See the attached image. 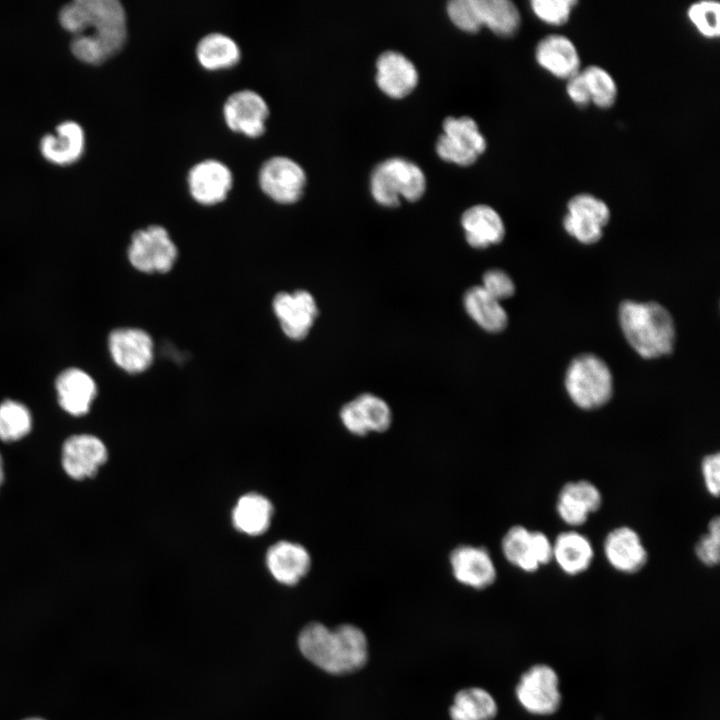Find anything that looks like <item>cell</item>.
Here are the masks:
<instances>
[{"mask_svg":"<svg viewBox=\"0 0 720 720\" xmlns=\"http://www.w3.org/2000/svg\"><path fill=\"white\" fill-rule=\"evenodd\" d=\"M272 306L282 331L293 340L307 336L318 312L314 297L305 290L280 292Z\"/></svg>","mask_w":720,"mask_h":720,"instance_id":"17","label":"cell"},{"mask_svg":"<svg viewBox=\"0 0 720 720\" xmlns=\"http://www.w3.org/2000/svg\"><path fill=\"white\" fill-rule=\"evenodd\" d=\"M464 307L468 315L488 332H500L507 325V313L500 301L486 293L481 286L472 287L465 293Z\"/></svg>","mask_w":720,"mask_h":720,"instance_id":"30","label":"cell"},{"mask_svg":"<svg viewBox=\"0 0 720 720\" xmlns=\"http://www.w3.org/2000/svg\"><path fill=\"white\" fill-rule=\"evenodd\" d=\"M501 550L512 566L534 573L552 561L553 545L545 533L514 525L503 535Z\"/></svg>","mask_w":720,"mask_h":720,"instance_id":"7","label":"cell"},{"mask_svg":"<svg viewBox=\"0 0 720 720\" xmlns=\"http://www.w3.org/2000/svg\"><path fill=\"white\" fill-rule=\"evenodd\" d=\"M264 562L273 579L286 586L298 584L312 567V557L307 548L290 540L271 544L266 550Z\"/></svg>","mask_w":720,"mask_h":720,"instance_id":"16","label":"cell"},{"mask_svg":"<svg viewBox=\"0 0 720 720\" xmlns=\"http://www.w3.org/2000/svg\"><path fill=\"white\" fill-rule=\"evenodd\" d=\"M224 120L234 132L256 138L266 129L269 108L257 92L244 89L231 94L223 106Z\"/></svg>","mask_w":720,"mask_h":720,"instance_id":"13","label":"cell"},{"mask_svg":"<svg viewBox=\"0 0 720 720\" xmlns=\"http://www.w3.org/2000/svg\"><path fill=\"white\" fill-rule=\"evenodd\" d=\"M58 19L71 35L72 54L85 64L106 62L127 40L126 12L118 0H74L60 9Z\"/></svg>","mask_w":720,"mask_h":720,"instance_id":"1","label":"cell"},{"mask_svg":"<svg viewBox=\"0 0 720 720\" xmlns=\"http://www.w3.org/2000/svg\"><path fill=\"white\" fill-rule=\"evenodd\" d=\"M340 420L352 435L363 437L368 434L355 400L347 402L340 410Z\"/></svg>","mask_w":720,"mask_h":720,"instance_id":"41","label":"cell"},{"mask_svg":"<svg viewBox=\"0 0 720 720\" xmlns=\"http://www.w3.org/2000/svg\"><path fill=\"white\" fill-rule=\"evenodd\" d=\"M41 155L50 163L69 166L78 161L85 148V133L81 125L68 120L58 124L53 133L40 140Z\"/></svg>","mask_w":720,"mask_h":720,"instance_id":"23","label":"cell"},{"mask_svg":"<svg viewBox=\"0 0 720 720\" xmlns=\"http://www.w3.org/2000/svg\"><path fill=\"white\" fill-rule=\"evenodd\" d=\"M258 181L260 188L269 198L280 204H292L303 195L306 175L294 160L274 156L261 166Z\"/></svg>","mask_w":720,"mask_h":720,"instance_id":"10","label":"cell"},{"mask_svg":"<svg viewBox=\"0 0 720 720\" xmlns=\"http://www.w3.org/2000/svg\"><path fill=\"white\" fill-rule=\"evenodd\" d=\"M472 5L480 28L486 26L501 37H511L518 32L521 14L512 1L472 0Z\"/></svg>","mask_w":720,"mask_h":720,"instance_id":"28","label":"cell"},{"mask_svg":"<svg viewBox=\"0 0 720 720\" xmlns=\"http://www.w3.org/2000/svg\"><path fill=\"white\" fill-rule=\"evenodd\" d=\"M274 506L269 498L258 492L241 495L231 510V522L239 533L257 537L271 526Z\"/></svg>","mask_w":720,"mask_h":720,"instance_id":"24","label":"cell"},{"mask_svg":"<svg viewBox=\"0 0 720 720\" xmlns=\"http://www.w3.org/2000/svg\"><path fill=\"white\" fill-rule=\"evenodd\" d=\"M176 258L177 247L162 226L150 225L133 233L128 259L137 270L145 273L168 272Z\"/></svg>","mask_w":720,"mask_h":720,"instance_id":"6","label":"cell"},{"mask_svg":"<svg viewBox=\"0 0 720 720\" xmlns=\"http://www.w3.org/2000/svg\"><path fill=\"white\" fill-rule=\"evenodd\" d=\"M618 319L627 342L643 358H659L673 351L674 320L661 304L623 301L618 309Z\"/></svg>","mask_w":720,"mask_h":720,"instance_id":"3","label":"cell"},{"mask_svg":"<svg viewBox=\"0 0 720 720\" xmlns=\"http://www.w3.org/2000/svg\"><path fill=\"white\" fill-rule=\"evenodd\" d=\"M447 12L451 21L461 30L474 33L480 29L471 0L449 2Z\"/></svg>","mask_w":720,"mask_h":720,"instance_id":"39","label":"cell"},{"mask_svg":"<svg viewBox=\"0 0 720 720\" xmlns=\"http://www.w3.org/2000/svg\"><path fill=\"white\" fill-rule=\"evenodd\" d=\"M187 183L195 201L202 205H215L226 199L233 185V175L224 163L206 159L189 170Z\"/></svg>","mask_w":720,"mask_h":720,"instance_id":"19","label":"cell"},{"mask_svg":"<svg viewBox=\"0 0 720 720\" xmlns=\"http://www.w3.org/2000/svg\"><path fill=\"white\" fill-rule=\"evenodd\" d=\"M436 151L445 161L461 166L473 164L486 149V140L469 117H448L443 123Z\"/></svg>","mask_w":720,"mask_h":720,"instance_id":"9","label":"cell"},{"mask_svg":"<svg viewBox=\"0 0 720 720\" xmlns=\"http://www.w3.org/2000/svg\"><path fill=\"white\" fill-rule=\"evenodd\" d=\"M697 559L707 567H714L720 559V519L713 517L707 526V532L695 545Z\"/></svg>","mask_w":720,"mask_h":720,"instance_id":"37","label":"cell"},{"mask_svg":"<svg viewBox=\"0 0 720 720\" xmlns=\"http://www.w3.org/2000/svg\"><path fill=\"white\" fill-rule=\"evenodd\" d=\"M3 480H4L3 461H2L1 454H0V486L3 482Z\"/></svg>","mask_w":720,"mask_h":720,"instance_id":"43","label":"cell"},{"mask_svg":"<svg viewBox=\"0 0 720 720\" xmlns=\"http://www.w3.org/2000/svg\"><path fill=\"white\" fill-rule=\"evenodd\" d=\"M577 4V0H532L530 8L541 22L558 27L570 20Z\"/></svg>","mask_w":720,"mask_h":720,"instance_id":"36","label":"cell"},{"mask_svg":"<svg viewBox=\"0 0 720 720\" xmlns=\"http://www.w3.org/2000/svg\"><path fill=\"white\" fill-rule=\"evenodd\" d=\"M565 90L570 101L577 107L585 108L592 104L589 89L581 72L566 81Z\"/></svg>","mask_w":720,"mask_h":720,"instance_id":"42","label":"cell"},{"mask_svg":"<svg viewBox=\"0 0 720 720\" xmlns=\"http://www.w3.org/2000/svg\"><path fill=\"white\" fill-rule=\"evenodd\" d=\"M516 696L529 712L538 715L554 713L560 704L558 677L547 665H535L526 671L517 687Z\"/></svg>","mask_w":720,"mask_h":720,"instance_id":"11","label":"cell"},{"mask_svg":"<svg viewBox=\"0 0 720 720\" xmlns=\"http://www.w3.org/2000/svg\"><path fill=\"white\" fill-rule=\"evenodd\" d=\"M32 428V415L21 402L6 399L0 403V439L4 442L17 441L26 436Z\"/></svg>","mask_w":720,"mask_h":720,"instance_id":"33","label":"cell"},{"mask_svg":"<svg viewBox=\"0 0 720 720\" xmlns=\"http://www.w3.org/2000/svg\"><path fill=\"white\" fill-rule=\"evenodd\" d=\"M603 553L608 564L624 574L637 573L648 562V551L641 536L626 525L608 532L603 542Z\"/></svg>","mask_w":720,"mask_h":720,"instance_id":"15","label":"cell"},{"mask_svg":"<svg viewBox=\"0 0 720 720\" xmlns=\"http://www.w3.org/2000/svg\"><path fill=\"white\" fill-rule=\"evenodd\" d=\"M602 502L601 491L592 482L570 481L558 493L556 513L567 526L576 528L584 525L589 516L600 509Z\"/></svg>","mask_w":720,"mask_h":720,"instance_id":"18","label":"cell"},{"mask_svg":"<svg viewBox=\"0 0 720 720\" xmlns=\"http://www.w3.org/2000/svg\"><path fill=\"white\" fill-rule=\"evenodd\" d=\"M298 647L308 661L335 675L355 672L368 659L367 638L352 624L330 629L319 622L309 623L299 633Z\"/></svg>","mask_w":720,"mask_h":720,"instance_id":"2","label":"cell"},{"mask_svg":"<svg viewBox=\"0 0 720 720\" xmlns=\"http://www.w3.org/2000/svg\"><path fill=\"white\" fill-rule=\"evenodd\" d=\"M354 400L368 434L383 433L390 428L392 411L385 400L371 393H363Z\"/></svg>","mask_w":720,"mask_h":720,"instance_id":"34","label":"cell"},{"mask_svg":"<svg viewBox=\"0 0 720 720\" xmlns=\"http://www.w3.org/2000/svg\"><path fill=\"white\" fill-rule=\"evenodd\" d=\"M687 17L697 32L704 38L717 39L720 35V4L703 0L687 8Z\"/></svg>","mask_w":720,"mask_h":720,"instance_id":"35","label":"cell"},{"mask_svg":"<svg viewBox=\"0 0 720 720\" xmlns=\"http://www.w3.org/2000/svg\"><path fill=\"white\" fill-rule=\"evenodd\" d=\"M453 577L462 585L482 590L492 585L497 569L489 551L482 546L462 544L449 554Z\"/></svg>","mask_w":720,"mask_h":720,"instance_id":"14","label":"cell"},{"mask_svg":"<svg viewBox=\"0 0 720 720\" xmlns=\"http://www.w3.org/2000/svg\"><path fill=\"white\" fill-rule=\"evenodd\" d=\"M371 193L382 206L395 207L400 197L416 201L423 195L426 180L422 170L414 163L392 158L380 163L370 180Z\"/></svg>","mask_w":720,"mask_h":720,"instance_id":"5","label":"cell"},{"mask_svg":"<svg viewBox=\"0 0 720 720\" xmlns=\"http://www.w3.org/2000/svg\"><path fill=\"white\" fill-rule=\"evenodd\" d=\"M108 350L113 362L130 374L141 373L153 361V341L139 328H117L108 336Z\"/></svg>","mask_w":720,"mask_h":720,"instance_id":"12","label":"cell"},{"mask_svg":"<svg viewBox=\"0 0 720 720\" xmlns=\"http://www.w3.org/2000/svg\"><path fill=\"white\" fill-rule=\"evenodd\" d=\"M25 720H43V719H40V718H28V719H25Z\"/></svg>","mask_w":720,"mask_h":720,"instance_id":"44","label":"cell"},{"mask_svg":"<svg viewBox=\"0 0 720 720\" xmlns=\"http://www.w3.org/2000/svg\"><path fill=\"white\" fill-rule=\"evenodd\" d=\"M700 467L706 491L717 498L720 492V454L713 452L705 455Z\"/></svg>","mask_w":720,"mask_h":720,"instance_id":"40","label":"cell"},{"mask_svg":"<svg viewBox=\"0 0 720 720\" xmlns=\"http://www.w3.org/2000/svg\"><path fill=\"white\" fill-rule=\"evenodd\" d=\"M589 93L591 103L599 109H610L618 98V86L613 76L599 65H589L581 69Z\"/></svg>","mask_w":720,"mask_h":720,"instance_id":"32","label":"cell"},{"mask_svg":"<svg viewBox=\"0 0 720 720\" xmlns=\"http://www.w3.org/2000/svg\"><path fill=\"white\" fill-rule=\"evenodd\" d=\"M481 287L498 301L511 297L515 292L513 280L499 269L488 270L483 276Z\"/></svg>","mask_w":720,"mask_h":720,"instance_id":"38","label":"cell"},{"mask_svg":"<svg viewBox=\"0 0 720 720\" xmlns=\"http://www.w3.org/2000/svg\"><path fill=\"white\" fill-rule=\"evenodd\" d=\"M538 66L557 79L567 81L581 71V58L575 43L567 36L550 34L535 47Z\"/></svg>","mask_w":720,"mask_h":720,"instance_id":"21","label":"cell"},{"mask_svg":"<svg viewBox=\"0 0 720 720\" xmlns=\"http://www.w3.org/2000/svg\"><path fill=\"white\" fill-rule=\"evenodd\" d=\"M449 714L452 720H492L497 714V704L483 688H464L454 696Z\"/></svg>","mask_w":720,"mask_h":720,"instance_id":"31","label":"cell"},{"mask_svg":"<svg viewBox=\"0 0 720 720\" xmlns=\"http://www.w3.org/2000/svg\"><path fill=\"white\" fill-rule=\"evenodd\" d=\"M376 67L379 88L392 98L407 96L417 85L418 73L415 66L398 52L387 51L381 54Z\"/></svg>","mask_w":720,"mask_h":720,"instance_id":"25","label":"cell"},{"mask_svg":"<svg viewBox=\"0 0 720 720\" xmlns=\"http://www.w3.org/2000/svg\"><path fill=\"white\" fill-rule=\"evenodd\" d=\"M554 561L560 570L569 576L584 573L594 560V548L584 534L568 530L559 533L552 541Z\"/></svg>","mask_w":720,"mask_h":720,"instance_id":"26","label":"cell"},{"mask_svg":"<svg viewBox=\"0 0 720 720\" xmlns=\"http://www.w3.org/2000/svg\"><path fill=\"white\" fill-rule=\"evenodd\" d=\"M461 224L467 242L474 248L498 244L505 235L502 218L488 205H476L467 209L462 215Z\"/></svg>","mask_w":720,"mask_h":720,"instance_id":"27","label":"cell"},{"mask_svg":"<svg viewBox=\"0 0 720 720\" xmlns=\"http://www.w3.org/2000/svg\"><path fill=\"white\" fill-rule=\"evenodd\" d=\"M55 389L60 407L73 416L87 414L97 395L95 380L78 367L61 371L55 380Z\"/></svg>","mask_w":720,"mask_h":720,"instance_id":"22","label":"cell"},{"mask_svg":"<svg viewBox=\"0 0 720 720\" xmlns=\"http://www.w3.org/2000/svg\"><path fill=\"white\" fill-rule=\"evenodd\" d=\"M196 57L203 68L215 71L235 66L241 58V52L231 37L214 32L199 40Z\"/></svg>","mask_w":720,"mask_h":720,"instance_id":"29","label":"cell"},{"mask_svg":"<svg viewBox=\"0 0 720 720\" xmlns=\"http://www.w3.org/2000/svg\"><path fill=\"white\" fill-rule=\"evenodd\" d=\"M564 385L571 401L583 410L604 406L613 394V378L608 365L591 353L580 354L570 362Z\"/></svg>","mask_w":720,"mask_h":720,"instance_id":"4","label":"cell"},{"mask_svg":"<svg viewBox=\"0 0 720 720\" xmlns=\"http://www.w3.org/2000/svg\"><path fill=\"white\" fill-rule=\"evenodd\" d=\"M610 217V208L602 199L589 193H579L568 200L562 223L567 234L582 244L590 245L602 238Z\"/></svg>","mask_w":720,"mask_h":720,"instance_id":"8","label":"cell"},{"mask_svg":"<svg viewBox=\"0 0 720 720\" xmlns=\"http://www.w3.org/2000/svg\"><path fill=\"white\" fill-rule=\"evenodd\" d=\"M107 458L106 446L94 435H73L62 448V466L76 480L94 476Z\"/></svg>","mask_w":720,"mask_h":720,"instance_id":"20","label":"cell"}]
</instances>
